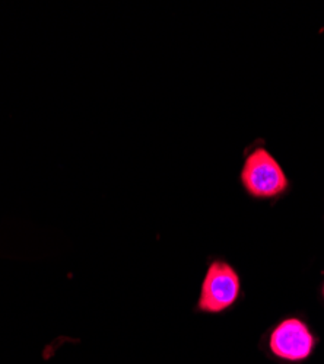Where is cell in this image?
Instances as JSON below:
<instances>
[{"instance_id":"7a4b0ae2","label":"cell","mask_w":324,"mask_h":364,"mask_svg":"<svg viewBox=\"0 0 324 364\" xmlns=\"http://www.w3.org/2000/svg\"><path fill=\"white\" fill-rule=\"evenodd\" d=\"M241 182L247 193L257 198H272L288 188V178L278 161L266 149L258 147L247 156Z\"/></svg>"},{"instance_id":"3957f363","label":"cell","mask_w":324,"mask_h":364,"mask_svg":"<svg viewBox=\"0 0 324 364\" xmlns=\"http://www.w3.org/2000/svg\"><path fill=\"white\" fill-rule=\"evenodd\" d=\"M269 346L272 353L279 358L301 361L311 354L314 348V337L303 321L289 318L273 329Z\"/></svg>"},{"instance_id":"6da1fadb","label":"cell","mask_w":324,"mask_h":364,"mask_svg":"<svg viewBox=\"0 0 324 364\" xmlns=\"http://www.w3.org/2000/svg\"><path fill=\"white\" fill-rule=\"evenodd\" d=\"M240 296V277L228 262L215 259L206 269L197 309L203 314H221L231 308Z\"/></svg>"},{"instance_id":"277c9868","label":"cell","mask_w":324,"mask_h":364,"mask_svg":"<svg viewBox=\"0 0 324 364\" xmlns=\"http://www.w3.org/2000/svg\"><path fill=\"white\" fill-rule=\"evenodd\" d=\"M323 291H324V290H323Z\"/></svg>"}]
</instances>
